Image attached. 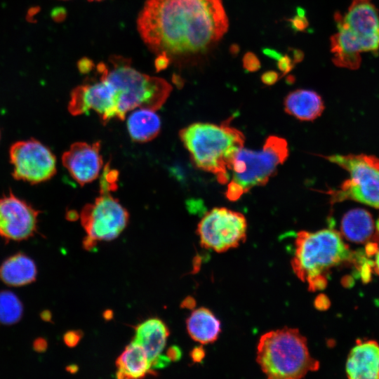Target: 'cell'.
I'll return each mask as SVG.
<instances>
[{
    "label": "cell",
    "mask_w": 379,
    "mask_h": 379,
    "mask_svg": "<svg viewBox=\"0 0 379 379\" xmlns=\"http://www.w3.org/2000/svg\"><path fill=\"white\" fill-rule=\"evenodd\" d=\"M247 221L237 211L225 207L214 208L207 212L197 225L201 246L217 253L238 247L245 241Z\"/></svg>",
    "instance_id": "cell-9"
},
{
    "label": "cell",
    "mask_w": 379,
    "mask_h": 379,
    "mask_svg": "<svg viewBox=\"0 0 379 379\" xmlns=\"http://www.w3.org/2000/svg\"><path fill=\"white\" fill-rule=\"evenodd\" d=\"M0 138H1V133H0Z\"/></svg>",
    "instance_id": "cell-46"
},
{
    "label": "cell",
    "mask_w": 379,
    "mask_h": 379,
    "mask_svg": "<svg viewBox=\"0 0 379 379\" xmlns=\"http://www.w3.org/2000/svg\"><path fill=\"white\" fill-rule=\"evenodd\" d=\"M345 370L350 379L379 378V345L373 340L357 344L348 355Z\"/></svg>",
    "instance_id": "cell-15"
},
{
    "label": "cell",
    "mask_w": 379,
    "mask_h": 379,
    "mask_svg": "<svg viewBox=\"0 0 379 379\" xmlns=\"http://www.w3.org/2000/svg\"><path fill=\"white\" fill-rule=\"evenodd\" d=\"M190 337L201 344L215 342L220 333V321L206 307L194 310L186 321Z\"/></svg>",
    "instance_id": "cell-20"
},
{
    "label": "cell",
    "mask_w": 379,
    "mask_h": 379,
    "mask_svg": "<svg viewBox=\"0 0 379 379\" xmlns=\"http://www.w3.org/2000/svg\"><path fill=\"white\" fill-rule=\"evenodd\" d=\"M286 112L300 121H314L321 116L324 105L315 91L297 89L288 93L284 102Z\"/></svg>",
    "instance_id": "cell-16"
},
{
    "label": "cell",
    "mask_w": 379,
    "mask_h": 379,
    "mask_svg": "<svg viewBox=\"0 0 379 379\" xmlns=\"http://www.w3.org/2000/svg\"><path fill=\"white\" fill-rule=\"evenodd\" d=\"M374 222L369 212L363 208H354L347 212L341 221L343 236L353 242H364L371 237Z\"/></svg>",
    "instance_id": "cell-22"
},
{
    "label": "cell",
    "mask_w": 379,
    "mask_h": 379,
    "mask_svg": "<svg viewBox=\"0 0 379 379\" xmlns=\"http://www.w3.org/2000/svg\"><path fill=\"white\" fill-rule=\"evenodd\" d=\"M67 108L74 116L93 110L105 123L113 118L118 119L114 89L110 82L101 74L99 81L75 88L71 93Z\"/></svg>",
    "instance_id": "cell-13"
},
{
    "label": "cell",
    "mask_w": 379,
    "mask_h": 379,
    "mask_svg": "<svg viewBox=\"0 0 379 379\" xmlns=\"http://www.w3.org/2000/svg\"><path fill=\"white\" fill-rule=\"evenodd\" d=\"M338 32L331 37L332 61L358 69L361 54L379 49V14L371 0H352L347 12L335 15Z\"/></svg>",
    "instance_id": "cell-3"
},
{
    "label": "cell",
    "mask_w": 379,
    "mask_h": 379,
    "mask_svg": "<svg viewBox=\"0 0 379 379\" xmlns=\"http://www.w3.org/2000/svg\"><path fill=\"white\" fill-rule=\"evenodd\" d=\"M116 364V375L119 379L140 378L152 372L146 352L141 345L134 341L125 348L117 358Z\"/></svg>",
    "instance_id": "cell-19"
},
{
    "label": "cell",
    "mask_w": 379,
    "mask_h": 379,
    "mask_svg": "<svg viewBox=\"0 0 379 379\" xmlns=\"http://www.w3.org/2000/svg\"><path fill=\"white\" fill-rule=\"evenodd\" d=\"M304 58L303 52L299 49H293V60L295 63L299 62L302 60Z\"/></svg>",
    "instance_id": "cell-38"
},
{
    "label": "cell",
    "mask_w": 379,
    "mask_h": 379,
    "mask_svg": "<svg viewBox=\"0 0 379 379\" xmlns=\"http://www.w3.org/2000/svg\"><path fill=\"white\" fill-rule=\"evenodd\" d=\"M9 159L13 166V178L32 185L49 180L57 171L54 154L34 138L12 144Z\"/></svg>",
    "instance_id": "cell-10"
},
{
    "label": "cell",
    "mask_w": 379,
    "mask_h": 379,
    "mask_svg": "<svg viewBox=\"0 0 379 379\" xmlns=\"http://www.w3.org/2000/svg\"><path fill=\"white\" fill-rule=\"evenodd\" d=\"M97 241H94L93 239L89 238L88 237H86L83 241L84 248L86 250L91 251L96 246Z\"/></svg>",
    "instance_id": "cell-35"
},
{
    "label": "cell",
    "mask_w": 379,
    "mask_h": 379,
    "mask_svg": "<svg viewBox=\"0 0 379 379\" xmlns=\"http://www.w3.org/2000/svg\"><path fill=\"white\" fill-rule=\"evenodd\" d=\"M91 61L89 60L84 59L81 60L79 65L80 71L84 73L87 72L89 69H91Z\"/></svg>",
    "instance_id": "cell-36"
},
{
    "label": "cell",
    "mask_w": 379,
    "mask_h": 379,
    "mask_svg": "<svg viewBox=\"0 0 379 379\" xmlns=\"http://www.w3.org/2000/svg\"><path fill=\"white\" fill-rule=\"evenodd\" d=\"M279 76L275 71H267L262 74L261 80L265 84L272 85L278 80Z\"/></svg>",
    "instance_id": "cell-30"
},
{
    "label": "cell",
    "mask_w": 379,
    "mask_h": 379,
    "mask_svg": "<svg viewBox=\"0 0 379 379\" xmlns=\"http://www.w3.org/2000/svg\"><path fill=\"white\" fill-rule=\"evenodd\" d=\"M375 264H376L377 270L379 273V251L376 255Z\"/></svg>",
    "instance_id": "cell-44"
},
{
    "label": "cell",
    "mask_w": 379,
    "mask_h": 379,
    "mask_svg": "<svg viewBox=\"0 0 379 379\" xmlns=\"http://www.w3.org/2000/svg\"><path fill=\"white\" fill-rule=\"evenodd\" d=\"M166 356L171 361H178L181 359L182 351L179 347L172 345L168 349Z\"/></svg>",
    "instance_id": "cell-31"
},
{
    "label": "cell",
    "mask_w": 379,
    "mask_h": 379,
    "mask_svg": "<svg viewBox=\"0 0 379 379\" xmlns=\"http://www.w3.org/2000/svg\"><path fill=\"white\" fill-rule=\"evenodd\" d=\"M169 331L166 324L159 319H149L139 324L135 331L134 342L141 345L151 362L164 350Z\"/></svg>",
    "instance_id": "cell-18"
},
{
    "label": "cell",
    "mask_w": 379,
    "mask_h": 379,
    "mask_svg": "<svg viewBox=\"0 0 379 379\" xmlns=\"http://www.w3.org/2000/svg\"><path fill=\"white\" fill-rule=\"evenodd\" d=\"M37 269L34 261L23 253L6 259L0 265V279L10 286H22L36 280Z\"/></svg>",
    "instance_id": "cell-17"
},
{
    "label": "cell",
    "mask_w": 379,
    "mask_h": 379,
    "mask_svg": "<svg viewBox=\"0 0 379 379\" xmlns=\"http://www.w3.org/2000/svg\"><path fill=\"white\" fill-rule=\"evenodd\" d=\"M171 360L166 355L159 354L151 362V369L154 368H162L167 366Z\"/></svg>",
    "instance_id": "cell-29"
},
{
    "label": "cell",
    "mask_w": 379,
    "mask_h": 379,
    "mask_svg": "<svg viewBox=\"0 0 379 379\" xmlns=\"http://www.w3.org/2000/svg\"><path fill=\"white\" fill-rule=\"evenodd\" d=\"M65 13H62V10L60 9L58 12V9L55 10V12L54 13H53V16L54 17L55 19H56L57 20H58V16H60V18L62 19V15H65Z\"/></svg>",
    "instance_id": "cell-43"
},
{
    "label": "cell",
    "mask_w": 379,
    "mask_h": 379,
    "mask_svg": "<svg viewBox=\"0 0 379 379\" xmlns=\"http://www.w3.org/2000/svg\"><path fill=\"white\" fill-rule=\"evenodd\" d=\"M118 173L106 166L102 175L100 183V192H109L117 187Z\"/></svg>",
    "instance_id": "cell-24"
},
{
    "label": "cell",
    "mask_w": 379,
    "mask_h": 379,
    "mask_svg": "<svg viewBox=\"0 0 379 379\" xmlns=\"http://www.w3.org/2000/svg\"><path fill=\"white\" fill-rule=\"evenodd\" d=\"M66 370L71 373H74L78 371V366L75 364H71L67 367Z\"/></svg>",
    "instance_id": "cell-41"
},
{
    "label": "cell",
    "mask_w": 379,
    "mask_h": 379,
    "mask_svg": "<svg viewBox=\"0 0 379 379\" xmlns=\"http://www.w3.org/2000/svg\"><path fill=\"white\" fill-rule=\"evenodd\" d=\"M79 216L74 211L69 212L67 215V218L69 220H76Z\"/></svg>",
    "instance_id": "cell-40"
},
{
    "label": "cell",
    "mask_w": 379,
    "mask_h": 379,
    "mask_svg": "<svg viewBox=\"0 0 379 379\" xmlns=\"http://www.w3.org/2000/svg\"><path fill=\"white\" fill-rule=\"evenodd\" d=\"M196 306L195 300L190 296L187 297L180 304V307L189 310H192Z\"/></svg>",
    "instance_id": "cell-34"
},
{
    "label": "cell",
    "mask_w": 379,
    "mask_h": 379,
    "mask_svg": "<svg viewBox=\"0 0 379 379\" xmlns=\"http://www.w3.org/2000/svg\"><path fill=\"white\" fill-rule=\"evenodd\" d=\"M40 317L44 321L51 322L52 321V314L49 310H44L40 313Z\"/></svg>",
    "instance_id": "cell-39"
},
{
    "label": "cell",
    "mask_w": 379,
    "mask_h": 379,
    "mask_svg": "<svg viewBox=\"0 0 379 379\" xmlns=\"http://www.w3.org/2000/svg\"><path fill=\"white\" fill-rule=\"evenodd\" d=\"M62 162L72 178L84 186L95 180L103 165L100 143L77 142L62 155Z\"/></svg>",
    "instance_id": "cell-14"
},
{
    "label": "cell",
    "mask_w": 379,
    "mask_h": 379,
    "mask_svg": "<svg viewBox=\"0 0 379 379\" xmlns=\"http://www.w3.org/2000/svg\"><path fill=\"white\" fill-rule=\"evenodd\" d=\"M256 361L271 379H298L318 370L319 363L308 350L298 329L284 327L264 333L259 339Z\"/></svg>",
    "instance_id": "cell-5"
},
{
    "label": "cell",
    "mask_w": 379,
    "mask_h": 379,
    "mask_svg": "<svg viewBox=\"0 0 379 379\" xmlns=\"http://www.w3.org/2000/svg\"><path fill=\"white\" fill-rule=\"evenodd\" d=\"M109 60L111 68L100 63L97 69L114 89L118 119H124L128 112L137 108L157 111L161 107L172 91L166 80L138 72L128 59L112 56Z\"/></svg>",
    "instance_id": "cell-6"
},
{
    "label": "cell",
    "mask_w": 379,
    "mask_h": 379,
    "mask_svg": "<svg viewBox=\"0 0 379 379\" xmlns=\"http://www.w3.org/2000/svg\"><path fill=\"white\" fill-rule=\"evenodd\" d=\"M81 337L80 331H69L63 335V340L67 347H74L79 344Z\"/></svg>",
    "instance_id": "cell-28"
},
{
    "label": "cell",
    "mask_w": 379,
    "mask_h": 379,
    "mask_svg": "<svg viewBox=\"0 0 379 379\" xmlns=\"http://www.w3.org/2000/svg\"><path fill=\"white\" fill-rule=\"evenodd\" d=\"M137 27L151 51L170 60L206 51L228 20L221 0H147Z\"/></svg>",
    "instance_id": "cell-1"
},
{
    "label": "cell",
    "mask_w": 379,
    "mask_h": 379,
    "mask_svg": "<svg viewBox=\"0 0 379 379\" xmlns=\"http://www.w3.org/2000/svg\"><path fill=\"white\" fill-rule=\"evenodd\" d=\"M263 53L267 55L268 57L271 58H273V59H275V60H278L281 54L280 53H278L277 51L275 50H273V49H270V48H265L263 50Z\"/></svg>",
    "instance_id": "cell-37"
},
{
    "label": "cell",
    "mask_w": 379,
    "mask_h": 379,
    "mask_svg": "<svg viewBox=\"0 0 379 379\" xmlns=\"http://www.w3.org/2000/svg\"><path fill=\"white\" fill-rule=\"evenodd\" d=\"M23 314V306L18 296L9 291H0V323L11 325L18 322Z\"/></svg>",
    "instance_id": "cell-23"
},
{
    "label": "cell",
    "mask_w": 379,
    "mask_h": 379,
    "mask_svg": "<svg viewBox=\"0 0 379 379\" xmlns=\"http://www.w3.org/2000/svg\"><path fill=\"white\" fill-rule=\"evenodd\" d=\"M48 347V343L45 338H38L33 343V349L36 352H44Z\"/></svg>",
    "instance_id": "cell-33"
},
{
    "label": "cell",
    "mask_w": 379,
    "mask_h": 379,
    "mask_svg": "<svg viewBox=\"0 0 379 379\" xmlns=\"http://www.w3.org/2000/svg\"><path fill=\"white\" fill-rule=\"evenodd\" d=\"M88 1H102V0H88Z\"/></svg>",
    "instance_id": "cell-45"
},
{
    "label": "cell",
    "mask_w": 379,
    "mask_h": 379,
    "mask_svg": "<svg viewBox=\"0 0 379 379\" xmlns=\"http://www.w3.org/2000/svg\"><path fill=\"white\" fill-rule=\"evenodd\" d=\"M243 67L249 72H254L260 68V62L256 55L252 52H247L242 59Z\"/></svg>",
    "instance_id": "cell-26"
},
{
    "label": "cell",
    "mask_w": 379,
    "mask_h": 379,
    "mask_svg": "<svg viewBox=\"0 0 379 379\" xmlns=\"http://www.w3.org/2000/svg\"><path fill=\"white\" fill-rule=\"evenodd\" d=\"M131 138L137 142H147L154 139L161 130V119L156 111L147 108H137L126 121Z\"/></svg>",
    "instance_id": "cell-21"
},
{
    "label": "cell",
    "mask_w": 379,
    "mask_h": 379,
    "mask_svg": "<svg viewBox=\"0 0 379 379\" xmlns=\"http://www.w3.org/2000/svg\"><path fill=\"white\" fill-rule=\"evenodd\" d=\"M190 356L194 362H201L205 357V351L202 346H198L191 351Z\"/></svg>",
    "instance_id": "cell-32"
},
{
    "label": "cell",
    "mask_w": 379,
    "mask_h": 379,
    "mask_svg": "<svg viewBox=\"0 0 379 379\" xmlns=\"http://www.w3.org/2000/svg\"><path fill=\"white\" fill-rule=\"evenodd\" d=\"M349 173L350 178L329 192L331 202L353 200L379 209V159L367 154L325 157Z\"/></svg>",
    "instance_id": "cell-8"
},
{
    "label": "cell",
    "mask_w": 379,
    "mask_h": 379,
    "mask_svg": "<svg viewBox=\"0 0 379 379\" xmlns=\"http://www.w3.org/2000/svg\"><path fill=\"white\" fill-rule=\"evenodd\" d=\"M41 211L11 191L0 197V237L6 241H22L37 231Z\"/></svg>",
    "instance_id": "cell-12"
},
{
    "label": "cell",
    "mask_w": 379,
    "mask_h": 379,
    "mask_svg": "<svg viewBox=\"0 0 379 379\" xmlns=\"http://www.w3.org/2000/svg\"><path fill=\"white\" fill-rule=\"evenodd\" d=\"M293 30L296 32H303L309 26V22L305 16V11L302 8L298 7L296 9V15L288 19Z\"/></svg>",
    "instance_id": "cell-25"
},
{
    "label": "cell",
    "mask_w": 379,
    "mask_h": 379,
    "mask_svg": "<svg viewBox=\"0 0 379 379\" xmlns=\"http://www.w3.org/2000/svg\"><path fill=\"white\" fill-rule=\"evenodd\" d=\"M79 218L86 237L95 241H110L125 229L129 215L109 192H100L93 203L83 207Z\"/></svg>",
    "instance_id": "cell-11"
},
{
    "label": "cell",
    "mask_w": 379,
    "mask_h": 379,
    "mask_svg": "<svg viewBox=\"0 0 379 379\" xmlns=\"http://www.w3.org/2000/svg\"><path fill=\"white\" fill-rule=\"evenodd\" d=\"M295 62L288 55H281L277 60V67L282 72L281 76H284L291 72L294 67Z\"/></svg>",
    "instance_id": "cell-27"
},
{
    "label": "cell",
    "mask_w": 379,
    "mask_h": 379,
    "mask_svg": "<svg viewBox=\"0 0 379 379\" xmlns=\"http://www.w3.org/2000/svg\"><path fill=\"white\" fill-rule=\"evenodd\" d=\"M180 138L197 168L213 174L220 184L228 182L232 161L244 145L241 131L229 121L197 122L182 128Z\"/></svg>",
    "instance_id": "cell-2"
},
{
    "label": "cell",
    "mask_w": 379,
    "mask_h": 379,
    "mask_svg": "<svg viewBox=\"0 0 379 379\" xmlns=\"http://www.w3.org/2000/svg\"><path fill=\"white\" fill-rule=\"evenodd\" d=\"M103 317H104L106 320H109V319H111L113 317V312H112V311H111V310H106V311L103 313Z\"/></svg>",
    "instance_id": "cell-42"
},
{
    "label": "cell",
    "mask_w": 379,
    "mask_h": 379,
    "mask_svg": "<svg viewBox=\"0 0 379 379\" xmlns=\"http://www.w3.org/2000/svg\"><path fill=\"white\" fill-rule=\"evenodd\" d=\"M352 257L340 234L333 229L300 231L295 240L292 269L310 291L326 287V272Z\"/></svg>",
    "instance_id": "cell-4"
},
{
    "label": "cell",
    "mask_w": 379,
    "mask_h": 379,
    "mask_svg": "<svg viewBox=\"0 0 379 379\" xmlns=\"http://www.w3.org/2000/svg\"><path fill=\"white\" fill-rule=\"evenodd\" d=\"M288 153L286 140L276 135L268 137L259 150L240 149L232 164L225 191L227 199L237 201L252 188L265 185L286 160Z\"/></svg>",
    "instance_id": "cell-7"
}]
</instances>
